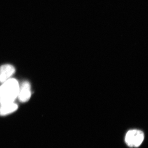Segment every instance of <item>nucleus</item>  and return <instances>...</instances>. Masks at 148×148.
<instances>
[{
	"instance_id": "7ed1b4c3",
	"label": "nucleus",
	"mask_w": 148,
	"mask_h": 148,
	"mask_svg": "<svg viewBox=\"0 0 148 148\" xmlns=\"http://www.w3.org/2000/svg\"><path fill=\"white\" fill-rule=\"evenodd\" d=\"M32 95L31 85L28 81L22 83L19 86L18 96V100L22 103H25L30 100Z\"/></svg>"
},
{
	"instance_id": "f257e3e1",
	"label": "nucleus",
	"mask_w": 148,
	"mask_h": 148,
	"mask_svg": "<svg viewBox=\"0 0 148 148\" xmlns=\"http://www.w3.org/2000/svg\"><path fill=\"white\" fill-rule=\"evenodd\" d=\"M19 86L15 79H9L0 86V104L14 103L18 96Z\"/></svg>"
},
{
	"instance_id": "f03ea898",
	"label": "nucleus",
	"mask_w": 148,
	"mask_h": 148,
	"mask_svg": "<svg viewBox=\"0 0 148 148\" xmlns=\"http://www.w3.org/2000/svg\"><path fill=\"white\" fill-rule=\"evenodd\" d=\"M144 133L138 130H132L126 133L125 141L126 144L131 147H138L144 141Z\"/></svg>"
},
{
	"instance_id": "20e7f679",
	"label": "nucleus",
	"mask_w": 148,
	"mask_h": 148,
	"mask_svg": "<svg viewBox=\"0 0 148 148\" xmlns=\"http://www.w3.org/2000/svg\"><path fill=\"white\" fill-rule=\"evenodd\" d=\"M15 72V69L10 64H5L0 67V83H4L9 79Z\"/></svg>"
},
{
	"instance_id": "39448f33",
	"label": "nucleus",
	"mask_w": 148,
	"mask_h": 148,
	"mask_svg": "<svg viewBox=\"0 0 148 148\" xmlns=\"http://www.w3.org/2000/svg\"><path fill=\"white\" fill-rule=\"evenodd\" d=\"M17 104L14 103L1 105L0 106V115L5 116L12 113L18 109Z\"/></svg>"
}]
</instances>
